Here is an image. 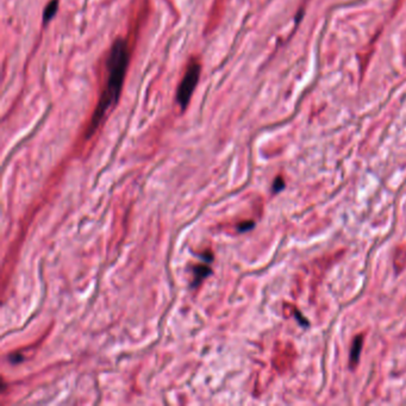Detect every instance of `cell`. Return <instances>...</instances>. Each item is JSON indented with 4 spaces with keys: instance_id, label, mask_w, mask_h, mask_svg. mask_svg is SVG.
Here are the masks:
<instances>
[{
    "instance_id": "obj_6",
    "label": "cell",
    "mask_w": 406,
    "mask_h": 406,
    "mask_svg": "<svg viewBox=\"0 0 406 406\" xmlns=\"http://www.w3.org/2000/svg\"><path fill=\"white\" fill-rule=\"evenodd\" d=\"M406 266V244L397 248L394 255V267L398 272H400Z\"/></svg>"
},
{
    "instance_id": "obj_7",
    "label": "cell",
    "mask_w": 406,
    "mask_h": 406,
    "mask_svg": "<svg viewBox=\"0 0 406 406\" xmlns=\"http://www.w3.org/2000/svg\"><path fill=\"white\" fill-rule=\"evenodd\" d=\"M210 274V268L208 266H197L194 268V283L195 285L200 283L202 279Z\"/></svg>"
},
{
    "instance_id": "obj_8",
    "label": "cell",
    "mask_w": 406,
    "mask_h": 406,
    "mask_svg": "<svg viewBox=\"0 0 406 406\" xmlns=\"http://www.w3.org/2000/svg\"><path fill=\"white\" fill-rule=\"evenodd\" d=\"M283 186H284V181L281 178H278L277 180H275V184H274V191H280L283 190Z\"/></svg>"
},
{
    "instance_id": "obj_2",
    "label": "cell",
    "mask_w": 406,
    "mask_h": 406,
    "mask_svg": "<svg viewBox=\"0 0 406 406\" xmlns=\"http://www.w3.org/2000/svg\"><path fill=\"white\" fill-rule=\"evenodd\" d=\"M201 74V63L197 58H192L188 63L186 72L182 77L180 84L178 86L177 91V103L180 106V109L184 110L187 109L188 104H190L192 95L197 88L199 79H200Z\"/></svg>"
},
{
    "instance_id": "obj_3",
    "label": "cell",
    "mask_w": 406,
    "mask_h": 406,
    "mask_svg": "<svg viewBox=\"0 0 406 406\" xmlns=\"http://www.w3.org/2000/svg\"><path fill=\"white\" fill-rule=\"evenodd\" d=\"M294 359H295V350L293 348V346L285 345L283 346L280 352H279L277 357H275V366L278 367V369L280 371H285L292 366Z\"/></svg>"
},
{
    "instance_id": "obj_4",
    "label": "cell",
    "mask_w": 406,
    "mask_h": 406,
    "mask_svg": "<svg viewBox=\"0 0 406 406\" xmlns=\"http://www.w3.org/2000/svg\"><path fill=\"white\" fill-rule=\"evenodd\" d=\"M362 343H363L362 335L355 337V340H354V343H353L352 353H350V366L352 367H355L356 364L359 363V357H360L361 349H362Z\"/></svg>"
},
{
    "instance_id": "obj_1",
    "label": "cell",
    "mask_w": 406,
    "mask_h": 406,
    "mask_svg": "<svg viewBox=\"0 0 406 406\" xmlns=\"http://www.w3.org/2000/svg\"><path fill=\"white\" fill-rule=\"evenodd\" d=\"M130 61V47L125 39H117L109 51L106 60V84L103 88L100 98L95 105L94 112L89 120L86 137L94 135L104 122L106 116L118 103L123 91L124 80Z\"/></svg>"
},
{
    "instance_id": "obj_5",
    "label": "cell",
    "mask_w": 406,
    "mask_h": 406,
    "mask_svg": "<svg viewBox=\"0 0 406 406\" xmlns=\"http://www.w3.org/2000/svg\"><path fill=\"white\" fill-rule=\"evenodd\" d=\"M58 10V0H51L46 6L43 11V24L46 25L56 16Z\"/></svg>"
},
{
    "instance_id": "obj_9",
    "label": "cell",
    "mask_w": 406,
    "mask_h": 406,
    "mask_svg": "<svg viewBox=\"0 0 406 406\" xmlns=\"http://www.w3.org/2000/svg\"><path fill=\"white\" fill-rule=\"evenodd\" d=\"M242 225L243 226H240L239 225V229L241 230V231H246V230H248V229H250V228H253L254 226V223L253 222H246V223H242Z\"/></svg>"
}]
</instances>
